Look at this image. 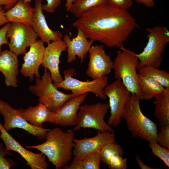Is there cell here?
<instances>
[{"instance_id": "1", "label": "cell", "mask_w": 169, "mask_h": 169, "mask_svg": "<svg viewBox=\"0 0 169 169\" xmlns=\"http://www.w3.org/2000/svg\"><path fill=\"white\" fill-rule=\"evenodd\" d=\"M81 29L87 38L98 41L111 48L124 47L131 33L139 27L127 10L107 3L94 7L84 13L73 23Z\"/></svg>"}, {"instance_id": "2", "label": "cell", "mask_w": 169, "mask_h": 169, "mask_svg": "<svg viewBox=\"0 0 169 169\" xmlns=\"http://www.w3.org/2000/svg\"><path fill=\"white\" fill-rule=\"evenodd\" d=\"M74 136L72 130L64 132L60 128L56 127L49 129L46 136V141L44 143L25 147L27 149L38 150L47 157L56 169H60L71 159Z\"/></svg>"}, {"instance_id": "3", "label": "cell", "mask_w": 169, "mask_h": 169, "mask_svg": "<svg viewBox=\"0 0 169 169\" xmlns=\"http://www.w3.org/2000/svg\"><path fill=\"white\" fill-rule=\"evenodd\" d=\"M140 97L131 94L122 115L132 137H138L150 142H157V124L145 116L140 106Z\"/></svg>"}, {"instance_id": "4", "label": "cell", "mask_w": 169, "mask_h": 169, "mask_svg": "<svg viewBox=\"0 0 169 169\" xmlns=\"http://www.w3.org/2000/svg\"><path fill=\"white\" fill-rule=\"evenodd\" d=\"M118 50L112 69L116 79H120L131 94L138 95L141 100V93L137 72L139 64L135 52L124 47Z\"/></svg>"}, {"instance_id": "5", "label": "cell", "mask_w": 169, "mask_h": 169, "mask_svg": "<svg viewBox=\"0 0 169 169\" xmlns=\"http://www.w3.org/2000/svg\"><path fill=\"white\" fill-rule=\"evenodd\" d=\"M147 43L143 50L136 55L140 61L138 67L150 66L159 68L161 65L162 55L169 42V31L163 26L147 28Z\"/></svg>"}, {"instance_id": "6", "label": "cell", "mask_w": 169, "mask_h": 169, "mask_svg": "<svg viewBox=\"0 0 169 169\" xmlns=\"http://www.w3.org/2000/svg\"><path fill=\"white\" fill-rule=\"evenodd\" d=\"M51 74L44 68L41 78L36 77L35 84L29 88V90L38 97L39 103L54 112L72 98L79 95L66 94L59 91L52 83Z\"/></svg>"}, {"instance_id": "7", "label": "cell", "mask_w": 169, "mask_h": 169, "mask_svg": "<svg viewBox=\"0 0 169 169\" xmlns=\"http://www.w3.org/2000/svg\"><path fill=\"white\" fill-rule=\"evenodd\" d=\"M109 109V103L98 102L81 105L78 112L77 124L72 130L75 131L82 128H91L101 131L114 132L104 120Z\"/></svg>"}, {"instance_id": "8", "label": "cell", "mask_w": 169, "mask_h": 169, "mask_svg": "<svg viewBox=\"0 0 169 169\" xmlns=\"http://www.w3.org/2000/svg\"><path fill=\"white\" fill-rule=\"evenodd\" d=\"M63 73L64 79L62 81L53 83L57 88L70 90L72 93L78 95L91 92L96 97L103 100L106 99L104 94V89L108 84V77L107 76L91 81H82L72 77L76 74L74 69L66 70Z\"/></svg>"}, {"instance_id": "9", "label": "cell", "mask_w": 169, "mask_h": 169, "mask_svg": "<svg viewBox=\"0 0 169 169\" xmlns=\"http://www.w3.org/2000/svg\"><path fill=\"white\" fill-rule=\"evenodd\" d=\"M104 95L109 98L110 116L107 124L117 127L120 123L125 107L131 94L120 79L108 84L104 89Z\"/></svg>"}, {"instance_id": "10", "label": "cell", "mask_w": 169, "mask_h": 169, "mask_svg": "<svg viewBox=\"0 0 169 169\" xmlns=\"http://www.w3.org/2000/svg\"><path fill=\"white\" fill-rule=\"evenodd\" d=\"M0 114L3 116L4 120L3 126L8 132L14 128H20L42 140L45 139L49 129L32 125L22 117L19 109L13 108L8 103L1 99Z\"/></svg>"}, {"instance_id": "11", "label": "cell", "mask_w": 169, "mask_h": 169, "mask_svg": "<svg viewBox=\"0 0 169 169\" xmlns=\"http://www.w3.org/2000/svg\"><path fill=\"white\" fill-rule=\"evenodd\" d=\"M38 37L32 26L17 22L10 23L6 34L7 38L10 39L8 45L10 50L18 55H24L27 48Z\"/></svg>"}, {"instance_id": "12", "label": "cell", "mask_w": 169, "mask_h": 169, "mask_svg": "<svg viewBox=\"0 0 169 169\" xmlns=\"http://www.w3.org/2000/svg\"><path fill=\"white\" fill-rule=\"evenodd\" d=\"M116 141L115 132L98 131L94 137L83 139L74 138V145L73 150L74 159L80 160L90 154L101 150L107 144Z\"/></svg>"}, {"instance_id": "13", "label": "cell", "mask_w": 169, "mask_h": 169, "mask_svg": "<svg viewBox=\"0 0 169 169\" xmlns=\"http://www.w3.org/2000/svg\"><path fill=\"white\" fill-rule=\"evenodd\" d=\"M89 61L86 74L93 79L107 76L111 72L113 64L102 45H92L89 52Z\"/></svg>"}, {"instance_id": "14", "label": "cell", "mask_w": 169, "mask_h": 169, "mask_svg": "<svg viewBox=\"0 0 169 169\" xmlns=\"http://www.w3.org/2000/svg\"><path fill=\"white\" fill-rule=\"evenodd\" d=\"M0 137L3 140L7 151H15L21 155L32 169H46L48 164L46 156L41 152L35 153L23 147L5 129L0 123Z\"/></svg>"}, {"instance_id": "15", "label": "cell", "mask_w": 169, "mask_h": 169, "mask_svg": "<svg viewBox=\"0 0 169 169\" xmlns=\"http://www.w3.org/2000/svg\"><path fill=\"white\" fill-rule=\"evenodd\" d=\"M89 92L74 97L54 112L49 122L61 126H75L78 123V112Z\"/></svg>"}, {"instance_id": "16", "label": "cell", "mask_w": 169, "mask_h": 169, "mask_svg": "<svg viewBox=\"0 0 169 169\" xmlns=\"http://www.w3.org/2000/svg\"><path fill=\"white\" fill-rule=\"evenodd\" d=\"M45 48L44 43L38 40L24 54L20 72L26 78H29L30 82L33 80L34 75L36 77L40 78L39 68L42 63Z\"/></svg>"}, {"instance_id": "17", "label": "cell", "mask_w": 169, "mask_h": 169, "mask_svg": "<svg viewBox=\"0 0 169 169\" xmlns=\"http://www.w3.org/2000/svg\"><path fill=\"white\" fill-rule=\"evenodd\" d=\"M66 49L63 40L52 41L48 44L45 48L41 65L49 70L54 83L60 82L63 79L60 73L59 65L61 53Z\"/></svg>"}, {"instance_id": "18", "label": "cell", "mask_w": 169, "mask_h": 169, "mask_svg": "<svg viewBox=\"0 0 169 169\" xmlns=\"http://www.w3.org/2000/svg\"><path fill=\"white\" fill-rule=\"evenodd\" d=\"M77 29L78 33L74 38H71L67 34H65L63 38V40L67 47V61L69 63L75 61L76 56L80 59L81 62H83L94 42L87 39L81 29L77 28Z\"/></svg>"}, {"instance_id": "19", "label": "cell", "mask_w": 169, "mask_h": 169, "mask_svg": "<svg viewBox=\"0 0 169 169\" xmlns=\"http://www.w3.org/2000/svg\"><path fill=\"white\" fill-rule=\"evenodd\" d=\"M42 0H35L32 27L44 43L62 40L63 35L59 31H53L48 26L42 9Z\"/></svg>"}, {"instance_id": "20", "label": "cell", "mask_w": 169, "mask_h": 169, "mask_svg": "<svg viewBox=\"0 0 169 169\" xmlns=\"http://www.w3.org/2000/svg\"><path fill=\"white\" fill-rule=\"evenodd\" d=\"M18 56L8 50L1 52L0 54V71L4 76L5 84L7 86L16 88L18 86Z\"/></svg>"}, {"instance_id": "21", "label": "cell", "mask_w": 169, "mask_h": 169, "mask_svg": "<svg viewBox=\"0 0 169 169\" xmlns=\"http://www.w3.org/2000/svg\"><path fill=\"white\" fill-rule=\"evenodd\" d=\"M19 110L25 120L32 125L38 128H42V125L44 122H49L54 113L40 103L36 106H30L26 109L21 108Z\"/></svg>"}, {"instance_id": "22", "label": "cell", "mask_w": 169, "mask_h": 169, "mask_svg": "<svg viewBox=\"0 0 169 169\" xmlns=\"http://www.w3.org/2000/svg\"><path fill=\"white\" fill-rule=\"evenodd\" d=\"M35 8L30 3L18 0L15 4L5 12L9 22H17L32 26Z\"/></svg>"}, {"instance_id": "23", "label": "cell", "mask_w": 169, "mask_h": 169, "mask_svg": "<svg viewBox=\"0 0 169 169\" xmlns=\"http://www.w3.org/2000/svg\"><path fill=\"white\" fill-rule=\"evenodd\" d=\"M137 77L141 91V100H150L164 92L166 88L152 78L138 73Z\"/></svg>"}, {"instance_id": "24", "label": "cell", "mask_w": 169, "mask_h": 169, "mask_svg": "<svg viewBox=\"0 0 169 169\" xmlns=\"http://www.w3.org/2000/svg\"><path fill=\"white\" fill-rule=\"evenodd\" d=\"M155 98L154 115L159 125H169V88Z\"/></svg>"}, {"instance_id": "25", "label": "cell", "mask_w": 169, "mask_h": 169, "mask_svg": "<svg viewBox=\"0 0 169 169\" xmlns=\"http://www.w3.org/2000/svg\"><path fill=\"white\" fill-rule=\"evenodd\" d=\"M101 150L94 151L80 160L73 159L69 165H66L63 169H99Z\"/></svg>"}, {"instance_id": "26", "label": "cell", "mask_w": 169, "mask_h": 169, "mask_svg": "<svg viewBox=\"0 0 169 169\" xmlns=\"http://www.w3.org/2000/svg\"><path fill=\"white\" fill-rule=\"evenodd\" d=\"M152 66L138 67L139 74L150 77L160 83L165 88H169V74L165 70H161Z\"/></svg>"}, {"instance_id": "27", "label": "cell", "mask_w": 169, "mask_h": 169, "mask_svg": "<svg viewBox=\"0 0 169 169\" xmlns=\"http://www.w3.org/2000/svg\"><path fill=\"white\" fill-rule=\"evenodd\" d=\"M105 3L106 0H75L69 11L78 18L90 8Z\"/></svg>"}, {"instance_id": "28", "label": "cell", "mask_w": 169, "mask_h": 169, "mask_svg": "<svg viewBox=\"0 0 169 169\" xmlns=\"http://www.w3.org/2000/svg\"><path fill=\"white\" fill-rule=\"evenodd\" d=\"M124 153L123 149L120 144L116 142L109 143L101 150V161L105 165L109 157L114 154L122 156Z\"/></svg>"}, {"instance_id": "29", "label": "cell", "mask_w": 169, "mask_h": 169, "mask_svg": "<svg viewBox=\"0 0 169 169\" xmlns=\"http://www.w3.org/2000/svg\"><path fill=\"white\" fill-rule=\"evenodd\" d=\"M149 146L152 154L161 159L169 167V149L161 146L157 142H150Z\"/></svg>"}, {"instance_id": "30", "label": "cell", "mask_w": 169, "mask_h": 169, "mask_svg": "<svg viewBox=\"0 0 169 169\" xmlns=\"http://www.w3.org/2000/svg\"><path fill=\"white\" fill-rule=\"evenodd\" d=\"M127 160L119 154H114L109 158L106 165L110 169H126L127 168Z\"/></svg>"}, {"instance_id": "31", "label": "cell", "mask_w": 169, "mask_h": 169, "mask_svg": "<svg viewBox=\"0 0 169 169\" xmlns=\"http://www.w3.org/2000/svg\"><path fill=\"white\" fill-rule=\"evenodd\" d=\"M8 155H12L4 148L2 144H0V169H9L17 165L13 160L5 158Z\"/></svg>"}, {"instance_id": "32", "label": "cell", "mask_w": 169, "mask_h": 169, "mask_svg": "<svg viewBox=\"0 0 169 169\" xmlns=\"http://www.w3.org/2000/svg\"><path fill=\"white\" fill-rule=\"evenodd\" d=\"M158 131L157 142L161 146L169 149V125L160 126Z\"/></svg>"}, {"instance_id": "33", "label": "cell", "mask_w": 169, "mask_h": 169, "mask_svg": "<svg viewBox=\"0 0 169 169\" xmlns=\"http://www.w3.org/2000/svg\"><path fill=\"white\" fill-rule=\"evenodd\" d=\"M109 5L120 9L127 10L133 4V0H106Z\"/></svg>"}, {"instance_id": "34", "label": "cell", "mask_w": 169, "mask_h": 169, "mask_svg": "<svg viewBox=\"0 0 169 169\" xmlns=\"http://www.w3.org/2000/svg\"><path fill=\"white\" fill-rule=\"evenodd\" d=\"M62 0H46V4H42V9L49 13H53L61 3Z\"/></svg>"}, {"instance_id": "35", "label": "cell", "mask_w": 169, "mask_h": 169, "mask_svg": "<svg viewBox=\"0 0 169 169\" xmlns=\"http://www.w3.org/2000/svg\"><path fill=\"white\" fill-rule=\"evenodd\" d=\"M10 24V23H8L0 28V46L8 44V38L6 37V34Z\"/></svg>"}, {"instance_id": "36", "label": "cell", "mask_w": 169, "mask_h": 169, "mask_svg": "<svg viewBox=\"0 0 169 169\" xmlns=\"http://www.w3.org/2000/svg\"><path fill=\"white\" fill-rule=\"evenodd\" d=\"M18 0H0V6H4V8L7 11L13 7Z\"/></svg>"}, {"instance_id": "37", "label": "cell", "mask_w": 169, "mask_h": 169, "mask_svg": "<svg viewBox=\"0 0 169 169\" xmlns=\"http://www.w3.org/2000/svg\"><path fill=\"white\" fill-rule=\"evenodd\" d=\"M5 10L2 6H0V27L9 23L5 15Z\"/></svg>"}, {"instance_id": "38", "label": "cell", "mask_w": 169, "mask_h": 169, "mask_svg": "<svg viewBox=\"0 0 169 169\" xmlns=\"http://www.w3.org/2000/svg\"><path fill=\"white\" fill-rule=\"evenodd\" d=\"M136 1L137 3L143 4L148 8H152L155 5L154 0H136Z\"/></svg>"}, {"instance_id": "39", "label": "cell", "mask_w": 169, "mask_h": 169, "mask_svg": "<svg viewBox=\"0 0 169 169\" xmlns=\"http://www.w3.org/2000/svg\"><path fill=\"white\" fill-rule=\"evenodd\" d=\"M136 163L139 165L141 169H156L157 168H153L148 166L145 164L142 161L139 156L136 155L135 157Z\"/></svg>"}, {"instance_id": "40", "label": "cell", "mask_w": 169, "mask_h": 169, "mask_svg": "<svg viewBox=\"0 0 169 169\" xmlns=\"http://www.w3.org/2000/svg\"><path fill=\"white\" fill-rule=\"evenodd\" d=\"M75 0H66L65 7L66 10L69 11L71 6Z\"/></svg>"}, {"instance_id": "41", "label": "cell", "mask_w": 169, "mask_h": 169, "mask_svg": "<svg viewBox=\"0 0 169 169\" xmlns=\"http://www.w3.org/2000/svg\"><path fill=\"white\" fill-rule=\"evenodd\" d=\"M32 0H24L25 2H28L30 3Z\"/></svg>"}, {"instance_id": "42", "label": "cell", "mask_w": 169, "mask_h": 169, "mask_svg": "<svg viewBox=\"0 0 169 169\" xmlns=\"http://www.w3.org/2000/svg\"><path fill=\"white\" fill-rule=\"evenodd\" d=\"M1 47H2V46H0V54L1 52Z\"/></svg>"}]
</instances>
